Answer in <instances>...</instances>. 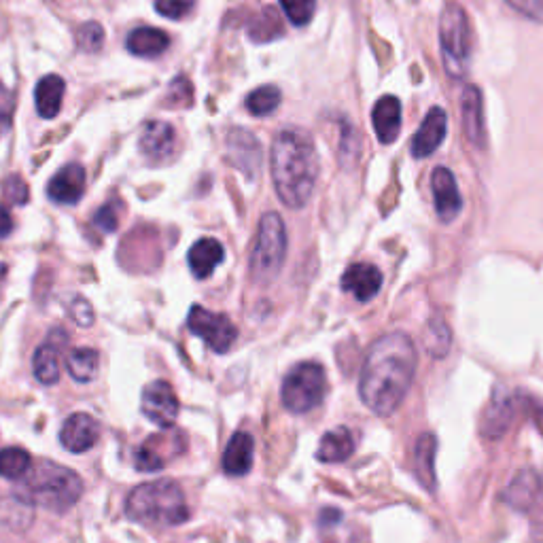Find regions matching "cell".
<instances>
[{"mask_svg": "<svg viewBox=\"0 0 543 543\" xmlns=\"http://www.w3.org/2000/svg\"><path fill=\"white\" fill-rule=\"evenodd\" d=\"M416 348L410 336L393 331L367 350L359 378L363 404L376 416H391L404 404L416 374Z\"/></svg>", "mask_w": 543, "mask_h": 543, "instance_id": "cell-1", "label": "cell"}, {"mask_svg": "<svg viewBox=\"0 0 543 543\" xmlns=\"http://www.w3.org/2000/svg\"><path fill=\"white\" fill-rule=\"evenodd\" d=\"M270 172L276 194L287 208H304L317 187L319 155L308 132L289 128L272 143Z\"/></svg>", "mask_w": 543, "mask_h": 543, "instance_id": "cell-2", "label": "cell"}, {"mask_svg": "<svg viewBox=\"0 0 543 543\" xmlns=\"http://www.w3.org/2000/svg\"><path fill=\"white\" fill-rule=\"evenodd\" d=\"M126 516L143 527L166 529L187 522L189 507L183 488L168 478L136 486L126 499Z\"/></svg>", "mask_w": 543, "mask_h": 543, "instance_id": "cell-3", "label": "cell"}, {"mask_svg": "<svg viewBox=\"0 0 543 543\" xmlns=\"http://www.w3.org/2000/svg\"><path fill=\"white\" fill-rule=\"evenodd\" d=\"M83 495V480L77 471L58 465L54 461L32 463L17 497L24 503L43 507L54 514H64Z\"/></svg>", "mask_w": 543, "mask_h": 543, "instance_id": "cell-4", "label": "cell"}, {"mask_svg": "<svg viewBox=\"0 0 543 543\" xmlns=\"http://www.w3.org/2000/svg\"><path fill=\"white\" fill-rule=\"evenodd\" d=\"M287 255V230L276 213H266L259 221L251 251V276L257 285H270L283 270Z\"/></svg>", "mask_w": 543, "mask_h": 543, "instance_id": "cell-5", "label": "cell"}, {"mask_svg": "<svg viewBox=\"0 0 543 543\" xmlns=\"http://www.w3.org/2000/svg\"><path fill=\"white\" fill-rule=\"evenodd\" d=\"M327 395V376L321 363L304 361L285 376L280 399L291 414H306L323 404Z\"/></svg>", "mask_w": 543, "mask_h": 543, "instance_id": "cell-6", "label": "cell"}, {"mask_svg": "<svg viewBox=\"0 0 543 543\" xmlns=\"http://www.w3.org/2000/svg\"><path fill=\"white\" fill-rule=\"evenodd\" d=\"M440 47L446 73L452 79H463L471 58L469 20L459 5H448L440 17Z\"/></svg>", "mask_w": 543, "mask_h": 543, "instance_id": "cell-7", "label": "cell"}, {"mask_svg": "<svg viewBox=\"0 0 543 543\" xmlns=\"http://www.w3.org/2000/svg\"><path fill=\"white\" fill-rule=\"evenodd\" d=\"M187 448V437L181 429H164L162 433L149 435L134 452V465L143 474L162 471L174 457H179Z\"/></svg>", "mask_w": 543, "mask_h": 543, "instance_id": "cell-8", "label": "cell"}, {"mask_svg": "<svg viewBox=\"0 0 543 543\" xmlns=\"http://www.w3.org/2000/svg\"><path fill=\"white\" fill-rule=\"evenodd\" d=\"M187 327L194 336L202 338L208 348H213L215 353L223 355L230 350L238 338L236 325L219 312H210L202 306H191Z\"/></svg>", "mask_w": 543, "mask_h": 543, "instance_id": "cell-9", "label": "cell"}, {"mask_svg": "<svg viewBox=\"0 0 543 543\" xmlns=\"http://www.w3.org/2000/svg\"><path fill=\"white\" fill-rule=\"evenodd\" d=\"M140 408L153 425L172 429L179 418V397L166 380H155L145 387Z\"/></svg>", "mask_w": 543, "mask_h": 543, "instance_id": "cell-10", "label": "cell"}, {"mask_svg": "<svg viewBox=\"0 0 543 543\" xmlns=\"http://www.w3.org/2000/svg\"><path fill=\"white\" fill-rule=\"evenodd\" d=\"M227 147V160L234 168H238L244 177L247 179H257V174L261 170V160H264V155H261V145L259 140L242 128H234L227 134L225 140Z\"/></svg>", "mask_w": 543, "mask_h": 543, "instance_id": "cell-11", "label": "cell"}, {"mask_svg": "<svg viewBox=\"0 0 543 543\" xmlns=\"http://www.w3.org/2000/svg\"><path fill=\"white\" fill-rule=\"evenodd\" d=\"M431 189L435 200V213L440 221L450 223L457 219L463 210V198L454 174L444 166L435 168L431 174Z\"/></svg>", "mask_w": 543, "mask_h": 543, "instance_id": "cell-12", "label": "cell"}, {"mask_svg": "<svg viewBox=\"0 0 543 543\" xmlns=\"http://www.w3.org/2000/svg\"><path fill=\"white\" fill-rule=\"evenodd\" d=\"M100 440V423L87 412H77L64 420L60 429V442L68 452H87Z\"/></svg>", "mask_w": 543, "mask_h": 543, "instance_id": "cell-13", "label": "cell"}, {"mask_svg": "<svg viewBox=\"0 0 543 543\" xmlns=\"http://www.w3.org/2000/svg\"><path fill=\"white\" fill-rule=\"evenodd\" d=\"M446 126L448 119L444 109L433 107L412 138V155L418 157V160H425L433 151L440 149L446 138Z\"/></svg>", "mask_w": 543, "mask_h": 543, "instance_id": "cell-14", "label": "cell"}, {"mask_svg": "<svg viewBox=\"0 0 543 543\" xmlns=\"http://www.w3.org/2000/svg\"><path fill=\"white\" fill-rule=\"evenodd\" d=\"M85 194V168L68 164L54 174L47 185V196L58 204H77Z\"/></svg>", "mask_w": 543, "mask_h": 543, "instance_id": "cell-15", "label": "cell"}, {"mask_svg": "<svg viewBox=\"0 0 543 543\" xmlns=\"http://www.w3.org/2000/svg\"><path fill=\"white\" fill-rule=\"evenodd\" d=\"M382 287V274L372 264H353L342 274V289L357 302H370Z\"/></svg>", "mask_w": 543, "mask_h": 543, "instance_id": "cell-16", "label": "cell"}, {"mask_svg": "<svg viewBox=\"0 0 543 543\" xmlns=\"http://www.w3.org/2000/svg\"><path fill=\"white\" fill-rule=\"evenodd\" d=\"M255 442L247 431H236L223 452V471L227 476L240 478L247 476L253 467Z\"/></svg>", "mask_w": 543, "mask_h": 543, "instance_id": "cell-17", "label": "cell"}, {"mask_svg": "<svg viewBox=\"0 0 543 543\" xmlns=\"http://www.w3.org/2000/svg\"><path fill=\"white\" fill-rule=\"evenodd\" d=\"M461 119H463V130L469 143L482 149L486 143V132H484L482 94L476 85H467L461 96Z\"/></svg>", "mask_w": 543, "mask_h": 543, "instance_id": "cell-18", "label": "cell"}, {"mask_svg": "<svg viewBox=\"0 0 543 543\" xmlns=\"http://www.w3.org/2000/svg\"><path fill=\"white\" fill-rule=\"evenodd\" d=\"M520 397L522 395L495 393V399L490 401V406L486 408L482 418V433L486 437H499L512 427L516 408L520 406Z\"/></svg>", "mask_w": 543, "mask_h": 543, "instance_id": "cell-19", "label": "cell"}, {"mask_svg": "<svg viewBox=\"0 0 543 543\" xmlns=\"http://www.w3.org/2000/svg\"><path fill=\"white\" fill-rule=\"evenodd\" d=\"M372 124L382 145H393L401 130V102L395 96H382L372 111Z\"/></svg>", "mask_w": 543, "mask_h": 543, "instance_id": "cell-20", "label": "cell"}, {"mask_svg": "<svg viewBox=\"0 0 543 543\" xmlns=\"http://www.w3.org/2000/svg\"><path fill=\"white\" fill-rule=\"evenodd\" d=\"M357 450L355 435L348 427L331 429L321 437V444L317 448V459L321 463H344L353 457Z\"/></svg>", "mask_w": 543, "mask_h": 543, "instance_id": "cell-21", "label": "cell"}, {"mask_svg": "<svg viewBox=\"0 0 543 543\" xmlns=\"http://www.w3.org/2000/svg\"><path fill=\"white\" fill-rule=\"evenodd\" d=\"M223 257H225V251H223L219 240H215V238L198 240L194 247L189 249V255H187L191 274H194L200 280L208 278L210 274L217 270V266L221 264Z\"/></svg>", "mask_w": 543, "mask_h": 543, "instance_id": "cell-22", "label": "cell"}, {"mask_svg": "<svg viewBox=\"0 0 543 543\" xmlns=\"http://www.w3.org/2000/svg\"><path fill=\"white\" fill-rule=\"evenodd\" d=\"M174 149V130L164 121H151L140 134V151L151 160H166Z\"/></svg>", "mask_w": 543, "mask_h": 543, "instance_id": "cell-23", "label": "cell"}, {"mask_svg": "<svg viewBox=\"0 0 543 543\" xmlns=\"http://www.w3.org/2000/svg\"><path fill=\"white\" fill-rule=\"evenodd\" d=\"M168 45H170L168 34L164 30L149 28V26L132 30L130 37H128L130 54H134L138 58H157V56H162L164 51L168 49Z\"/></svg>", "mask_w": 543, "mask_h": 543, "instance_id": "cell-24", "label": "cell"}, {"mask_svg": "<svg viewBox=\"0 0 543 543\" xmlns=\"http://www.w3.org/2000/svg\"><path fill=\"white\" fill-rule=\"evenodd\" d=\"M64 90H66V83L58 75H47L37 83L34 100H37V111L41 117L51 119L60 113Z\"/></svg>", "mask_w": 543, "mask_h": 543, "instance_id": "cell-25", "label": "cell"}, {"mask_svg": "<svg viewBox=\"0 0 543 543\" xmlns=\"http://www.w3.org/2000/svg\"><path fill=\"white\" fill-rule=\"evenodd\" d=\"M543 493V486H541V480L537 474H533V471H522V474H518L514 478V482L510 484V488L505 490V501L518 507V510H527V507H531Z\"/></svg>", "mask_w": 543, "mask_h": 543, "instance_id": "cell-26", "label": "cell"}, {"mask_svg": "<svg viewBox=\"0 0 543 543\" xmlns=\"http://www.w3.org/2000/svg\"><path fill=\"white\" fill-rule=\"evenodd\" d=\"M435 450H437L435 435L423 433L416 440L414 465H416V474H418L420 484H423L427 490L435 488Z\"/></svg>", "mask_w": 543, "mask_h": 543, "instance_id": "cell-27", "label": "cell"}, {"mask_svg": "<svg viewBox=\"0 0 543 543\" xmlns=\"http://www.w3.org/2000/svg\"><path fill=\"white\" fill-rule=\"evenodd\" d=\"M32 372L41 384H56L60 380V353L56 344H41L32 357Z\"/></svg>", "mask_w": 543, "mask_h": 543, "instance_id": "cell-28", "label": "cell"}, {"mask_svg": "<svg viewBox=\"0 0 543 543\" xmlns=\"http://www.w3.org/2000/svg\"><path fill=\"white\" fill-rule=\"evenodd\" d=\"M68 374L77 382H92L98 376L100 357L94 348H75L66 359Z\"/></svg>", "mask_w": 543, "mask_h": 543, "instance_id": "cell-29", "label": "cell"}, {"mask_svg": "<svg viewBox=\"0 0 543 543\" xmlns=\"http://www.w3.org/2000/svg\"><path fill=\"white\" fill-rule=\"evenodd\" d=\"M32 467V457L24 448H3L0 450V476L5 480H22Z\"/></svg>", "mask_w": 543, "mask_h": 543, "instance_id": "cell-30", "label": "cell"}, {"mask_svg": "<svg viewBox=\"0 0 543 543\" xmlns=\"http://www.w3.org/2000/svg\"><path fill=\"white\" fill-rule=\"evenodd\" d=\"M280 100H283V96H280V90L276 85H261L249 94L247 109L255 117H268L278 109Z\"/></svg>", "mask_w": 543, "mask_h": 543, "instance_id": "cell-31", "label": "cell"}, {"mask_svg": "<svg viewBox=\"0 0 543 543\" xmlns=\"http://www.w3.org/2000/svg\"><path fill=\"white\" fill-rule=\"evenodd\" d=\"M283 34V22H280V17L276 15V11L272 7H268L264 13H261L257 20L251 26V39L255 41H272L276 37Z\"/></svg>", "mask_w": 543, "mask_h": 543, "instance_id": "cell-32", "label": "cell"}, {"mask_svg": "<svg viewBox=\"0 0 543 543\" xmlns=\"http://www.w3.org/2000/svg\"><path fill=\"white\" fill-rule=\"evenodd\" d=\"M278 3L293 26H308L317 7V0H278Z\"/></svg>", "mask_w": 543, "mask_h": 543, "instance_id": "cell-33", "label": "cell"}, {"mask_svg": "<svg viewBox=\"0 0 543 543\" xmlns=\"http://www.w3.org/2000/svg\"><path fill=\"white\" fill-rule=\"evenodd\" d=\"M77 43H79L81 51H87V54H96V51L102 49V43H104V28L98 22L83 24L77 32Z\"/></svg>", "mask_w": 543, "mask_h": 543, "instance_id": "cell-34", "label": "cell"}, {"mask_svg": "<svg viewBox=\"0 0 543 543\" xmlns=\"http://www.w3.org/2000/svg\"><path fill=\"white\" fill-rule=\"evenodd\" d=\"M450 346V331L442 321H431L427 329V348L429 353L442 357Z\"/></svg>", "mask_w": 543, "mask_h": 543, "instance_id": "cell-35", "label": "cell"}, {"mask_svg": "<svg viewBox=\"0 0 543 543\" xmlns=\"http://www.w3.org/2000/svg\"><path fill=\"white\" fill-rule=\"evenodd\" d=\"M196 0H155V9L168 20H183L194 9Z\"/></svg>", "mask_w": 543, "mask_h": 543, "instance_id": "cell-36", "label": "cell"}, {"mask_svg": "<svg viewBox=\"0 0 543 543\" xmlns=\"http://www.w3.org/2000/svg\"><path fill=\"white\" fill-rule=\"evenodd\" d=\"M191 83L185 77L174 79L172 85L168 87V102L172 107H189L191 100H194V94H191Z\"/></svg>", "mask_w": 543, "mask_h": 543, "instance_id": "cell-37", "label": "cell"}, {"mask_svg": "<svg viewBox=\"0 0 543 543\" xmlns=\"http://www.w3.org/2000/svg\"><path fill=\"white\" fill-rule=\"evenodd\" d=\"M94 225L98 227V230H104L109 234L115 232L117 225H119V206H117V202L104 204L94 217Z\"/></svg>", "mask_w": 543, "mask_h": 543, "instance_id": "cell-38", "label": "cell"}, {"mask_svg": "<svg viewBox=\"0 0 543 543\" xmlns=\"http://www.w3.org/2000/svg\"><path fill=\"white\" fill-rule=\"evenodd\" d=\"M5 196L11 204H26L28 202V187L20 177H9L5 181Z\"/></svg>", "mask_w": 543, "mask_h": 543, "instance_id": "cell-39", "label": "cell"}, {"mask_svg": "<svg viewBox=\"0 0 543 543\" xmlns=\"http://www.w3.org/2000/svg\"><path fill=\"white\" fill-rule=\"evenodd\" d=\"M518 13L531 17L535 22H543V0H507Z\"/></svg>", "mask_w": 543, "mask_h": 543, "instance_id": "cell-40", "label": "cell"}, {"mask_svg": "<svg viewBox=\"0 0 543 543\" xmlns=\"http://www.w3.org/2000/svg\"><path fill=\"white\" fill-rule=\"evenodd\" d=\"M13 109H15V98L7 90V87L0 83V132H3L11 124Z\"/></svg>", "mask_w": 543, "mask_h": 543, "instance_id": "cell-41", "label": "cell"}, {"mask_svg": "<svg viewBox=\"0 0 543 543\" xmlns=\"http://www.w3.org/2000/svg\"><path fill=\"white\" fill-rule=\"evenodd\" d=\"M73 319H75L81 327H90V325L94 323V310H92L90 302L75 300V304H73Z\"/></svg>", "mask_w": 543, "mask_h": 543, "instance_id": "cell-42", "label": "cell"}, {"mask_svg": "<svg viewBox=\"0 0 543 543\" xmlns=\"http://www.w3.org/2000/svg\"><path fill=\"white\" fill-rule=\"evenodd\" d=\"M13 232V219L7 210L0 206V238H7Z\"/></svg>", "mask_w": 543, "mask_h": 543, "instance_id": "cell-43", "label": "cell"}, {"mask_svg": "<svg viewBox=\"0 0 543 543\" xmlns=\"http://www.w3.org/2000/svg\"><path fill=\"white\" fill-rule=\"evenodd\" d=\"M7 278V264H3V261H0V287H3V280Z\"/></svg>", "mask_w": 543, "mask_h": 543, "instance_id": "cell-44", "label": "cell"}]
</instances>
